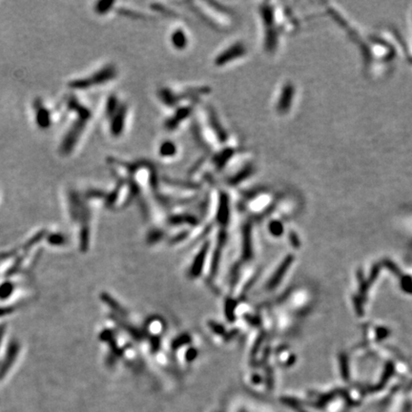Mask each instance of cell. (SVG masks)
<instances>
[{
  "label": "cell",
  "instance_id": "5b68a950",
  "mask_svg": "<svg viewBox=\"0 0 412 412\" xmlns=\"http://www.w3.org/2000/svg\"><path fill=\"white\" fill-rule=\"evenodd\" d=\"M128 115V106L124 102H120V104L115 109V111L109 115V133L113 138H118L123 134L126 126V120Z\"/></svg>",
  "mask_w": 412,
  "mask_h": 412
},
{
  "label": "cell",
  "instance_id": "30bf717a",
  "mask_svg": "<svg viewBox=\"0 0 412 412\" xmlns=\"http://www.w3.org/2000/svg\"><path fill=\"white\" fill-rule=\"evenodd\" d=\"M14 287L11 284H4L0 287V298L1 299H5V298L9 297L11 293L13 292Z\"/></svg>",
  "mask_w": 412,
  "mask_h": 412
},
{
  "label": "cell",
  "instance_id": "8fae6325",
  "mask_svg": "<svg viewBox=\"0 0 412 412\" xmlns=\"http://www.w3.org/2000/svg\"><path fill=\"white\" fill-rule=\"evenodd\" d=\"M410 20H411V28H412V9H411V13H410ZM402 53H404V56L406 57V58H412V51H408L407 48H406V46L404 45V48H403V52Z\"/></svg>",
  "mask_w": 412,
  "mask_h": 412
},
{
  "label": "cell",
  "instance_id": "ba28073f",
  "mask_svg": "<svg viewBox=\"0 0 412 412\" xmlns=\"http://www.w3.org/2000/svg\"><path fill=\"white\" fill-rule=\"evenodd\" d=\"M158 155L162 159H172L178 155V146L172 141L166 140L159 145Z\"/></svg>",
  "mask_w": 412,
  "mask_h": 412
},
{
  "label": "cell",
  "instance_id": "6da1fadb",
  "mask_svg": "<svg viewBox=\"0 0 412 412\" xmlns=\"http://www.w3.org/2000/svg\"><path fill=\"white\" fill-rule=\"evenodd\" d=\"M262 32V48L275 56L283 45L286 35L297 31L299 21L291 11L280 3L263 2L258 8Z\"/></svg>",
  "mask_w": 412,
  "mask_h": 412
},
{
  "label": "cell",
  "instance_id": "7c38bea8",
  "mask_svg": "<svg viewBox=\"0 0 412 412\" xmlns=\"http://www.w3.org/2000/svg\"><path fill=\"white\" fill-rule=\"evenodd\" d=\"M7 312H10V309H7V308L2 309V308H0V316H3L4 314H7Z\"/></svg>",
  "mask_w": 412,
  "mask_h": 412
},
{
  "label": "cell",
  "instance_id": "52a82bcc",
  "mask_svg": "<svg viewBox=\"0 0 412 412\" xmlns=\"http://www.w3.org/2000/svg\"><path fill=\"white\" fill-rule=\"evenodd\" d=\"M170 42L172 44L173 48L178 51H183L187 48L189 44V39L185 30L182 27H178L173 30L170 35Z\"/></svg>",
  "mask_w": 412,
  "mask_h": 412
},
{
  "label": "cell",
  "instance_id": "9c48e42d",
  "mask_svg": "<svg viewBox=\"0 0 412 412\" xmlns=\"http://www.w3.org/2000/svg\"><path fill=\"white\" fill-rule=\"evenodd\" d=\"M115 5V2L101 1L96 4V11L99 15H105L112 10V7Z\"/></svg>",
  "mask_w": 412,
  "mask_h": 412
},
{
  "label": "cell",
  "instance_id": "7a4b0ae2",
  "mask_svg": "<svg viewBox=\"0 0 412 412\" xmlns=\"http://www.w3.org/2000/svg\"><path fill=\"white\" fill-rule=\"evenodd\" d=\"M298 99V88L291 80H285L277 89L273 108L276 115L285 117L292 113Z\"/></svg>",
  "mask_w": 412,
  "mask_h": 412
},
{
  "label": "cell",
  "instance_id": "8992f818",
  "mask_svg": "<svg viewBox=\"0 0 412 412\" xmlns=\"http://www.w3.org/2000/svg\"><path fill=\"white\" fill-rule=\"evenodd\" d=\"M256 172V166L252 162L245 163L240 168L231 176L228 182L231 184H238V182L246 181L251 176H253Z\"/></svg>",
  "mask_w": 412,
  "mask_h": 412
},
{
  "label": "cell",
  "instance_id": "3957f363",
  "mask_svg": "<svg viewBox=\"0 0 412 412\" xmlns=\"http://www.w3.org/2000/svg\"><path fill=\"white\" fill-rule=\"evenodd\" d=\"M247 53V47L242 41H235L215 57L214 64L216 67H224L236 62L237 60L245 58Z\"/></svg>",
  "mask_w": 412,
  "mask_h": 412
},
{
  "label": "cell",
  "instance_id": "277c9868",
  "mask_svg": "<svg viewBox=\"0 0 412 412\" xmlns=\"http://www.w3.org/2000/svg\"><path fill=\"white\" fill-rule=\"evenodd\" d=\"M117 71L115 66L113 64H107L105 66L100 68L98 71L95 72L93 75L86 77L84 80L80 81L79 84H77V86L90 88L104 85L107 82L115 79Z\"/></svg>",
  "mask_w": 412,
  "mask_h": 412
}]
</instances>
